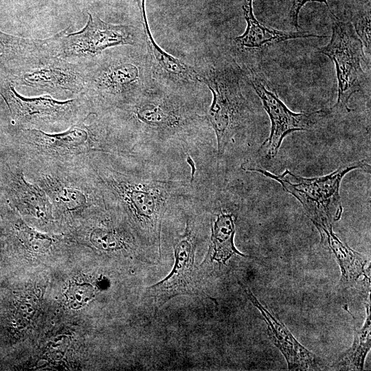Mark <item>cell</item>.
Segmentation results:
<instances>
[{
	"label": "cell",
	"mask_w": 371,
	"mask_h": 371,
	"mask_svg": "<svg viewBox=\"0 0 371 371\" xmlns=\"http://www.w3.org/2000/svg\"><path fill=\"white\" fill-rule=\"evenodd\" d=\"M88 14L87 25L80 31L67 33V28L51 36L54 56L68 60L82 61L102 54L109 47L135 44L133 26L108 23L90 12Z\"/></svg>",
	"instance_id": "obj_8"
},
{
	"label": "cell",
	"mask_w": 371,
	"mask_h": 371,
	"mask_svg": "<svg viewBox=\"0 0 371 371\" xmlns=\"http://www.w3.org/2000/svg\"><path fill=\"white\" fill-rule=\"evenodd\" d=\"M313 1L325 3L330 12L332 13L327 0H291V5L289 12V17L290 23L295 28H300V26L298 25V16L300 10L307 2Z\"/></svg>",
	"instance_id": "obj_24"
},
{
	"label": "cell",
	"mask_w": 371,
	"mask_h": 371,
	"mask_svg": "<svg viewBox=\"0 0 371 371\" xmlns=\"http://www.w3.org/2000/svg\"><path fill=\"white\" fill-rule=\"evenodd\" d=\"M320 233L322 242H324L335 254L341 271V282L352 284L364 273L367 258L341 242L333 231V227Z\"/></svg>",
	"instance_id": "obj_18"
},
{
	"label": "cell",
	"mask_w": 371,
	"mask_h": 371,
	"mask_svg": "<svg viewBox=\"0 0 371 371\" xmlns=\"http://www.w3.org/2000/svg\"><path fill=\"white\" fill-rule=\"evenodd\" d=\"M212 93L207 120L213 128L221 157L246 117V103L238 81L228 72L219 71L199 76Z\"/></svg>",
	"instance_id": "obj_10"
},
{
	"label": "cell",
	"mask_w": 371,
	"mask_h": 371,
	"mask_svg": "<svg viewBox=\"0 0 371 371\" xmlns=\"http://www.w3.org/2000/svg\"><path fill=\"white\" fill-rule=\"evenodd\" d=\"M0 95L14 124L21 128L42 131L67 128L93 111L89 101L83 95L65 101L47 95L25 98L19 94L8 80H0Z\"/></svg>",
	"instance_id": "obj_6"
},
{
	"label": "cell",
	"mask_w": 371,
	"mask_h": 371,
	"mask_svg": "<svg viewBox=\"0 0 371 371\" xmlns=\"http://www.w3.org/2000/svg\"><path fill=\"white\" fill-rule=\"evenodd\" d=\"M117 111L129 114L149 139L161 143L172 141L186 143L187 131L195 120L182 107L161 99L137 98Z\"/></svg>",
	"instance_id": "obj_11"
},
{
	"label": "cell",
	"mask_w": 371,
	"mask_h": 371,
	"mask_svg": "<svg viewBox=\"0 0 371 371\" xmlns=\"http://www.w3.org/2000/svg\"><path fill=\"white\" fill-rule=\"evenodd\" d=\"M212 222V234L209 254L211 260L225 263L232 256L247 257L234 245L235 216L225 210H220Z\"/></svg>",
	"instance_id": "obj_19"
},
{
	"label": "cell",
	"mask_w": 371,
	"mask_h": 371,
	"mask_svg": "<svg viewBox=\"0 0 371 371\" xmlns=\"http://www.w3.org/2000/svg\"><path fill=\"white\" fill-rule=\"evenodd\" d=\"M13 136L23 168L87 166L100 154H133L104 114L93 111L61 132L16 127Z\"/></svg>",
	"instance_id": "obj_2"
},
{
	"label": "cell",
	"mask_w": 371,
	"mask_h": 371,
	"mask_svg": "<svg viewBox=\"0 0 371 371\" xmlns=\"http://www.w3.org/2000/svg\"><path fill=\"white\" fill-rule=\"evenodd\" d=\"M23 168L30 180L37 183L48 196L53 214L62 219L91 218L107 208L91 164Z\"/></svg>",
	"instance_id": "obj_3"
},
{
	"label": "cell",
	"mask_w": 371,
	"mask_h": 371,
	"mask_svg": "<svg viewBox=\"0 0 371 371\" xmlns=\"http://www.w3.org/2000/svg\"><path fill=\"white\" fill-rule=\"evenodd\" d=\"M194 252L192 227L191 221H187L185 232L174 244L175 262L172 271L164 280L148 287L146 295L155 298L161 305L176 295L192 293Z\"/></svg>",
	"instance_id": "obj_14"
},
{
	"label": "cell",
	"mask_w": 371,
	"mask_h": 371,
	"mask_svg": "<svg viewBox=\"0 0 371 371\" xmlns=\"http://www.w3.org/2000/svg\"><path fill=\"white\" fill-rule=\"evenodd\" d=\"M132 155L100 154L91 161L108 207L126 217L149 242L159 244L164 216L188 196L180 180L146 175L133 165Z\"/></svg>",
	"instance_id": "obj_1"
},
{
	"label": "cell",
	"mask_w": 371,
	"mask_h": 371,
	"mask_svg": "<svg viewBox=\"0 0 371 371\" xmlns=\"http://www.w3.org/2000/svg\"><path fill=\"white\" fill-rule=\"evenodd\" d=\"M186 161H187V163L190 165V166L191 168L190 184H192L193 181H194V174H195V172L196 171V166H195V163L192 160V159L190 157V156H188V157L186 159Z\"/></svg>",
	"instance_id": "obj_25"
},
{
	"label": "cell",
	"mask_w": 371,
	"mask_h": 371,
	"mask_svg": "<svg viewBox=\"0 0 371 371\" xmlns=\"http://www.w3.org/2000/svg\"><path fill=\"white\" fill-rule=\"evenodd\" d=\"M251 302L260 311L267 323L269 337L284 356L289 370H314L317 357L302 346L285 325L262 304L251 290L243 286Z\"/></svg>",
	"instance_id": "obj_15"
},
{
	"label": "cell",
	"mask_w": 371,
	"mask_h": 371,
	"mask_svg": "<svg viewBox=\"0 0 371 371\" xmlns=\"http://www.w3.org/2000/svg\"><path fill=\"white\" fill-rule=\"evenodd\" d=\"M50 49V38H27L0 31V80H6L29 59Z\"/></svg>",
	"instance_id": "obj_16"
},
{
	"label": "cell",
	"mask_w": 371,
	"mask_h": 371,
	"mask_svg": "<svg viewBox=\"0 0 371 371\" xmlns=\"http://www.w3.org/2000/svg\"><path fill=\"white\" fill-rule=\"evenodd\" d=\"M253 0H245L243 10L247 27L245 32L234 38L236 45L245 48H260L287 40L300 38H324L327 36L316 35L304 32H283L268 27L255 17L252 7Z\"/></svg>",
	"instance_id": "obj_17"
},
{
	"label": "cell",
	"mask_w": 371,
	"mask_h": 371,
	"mask_svg": "<svg viewBox=\"0 0 371 371\" xmlns=\"http://www.w3.org/2000/svg\"><path fill=\"white\" fill-rule=\"evenodd\" d=\"M366 307L367 317L363 326L355 330L352 346L337 359L334 363V367L348 370L363 369L364 361L370 349L371 344L370 304Z\"/></svg>",
	"instance_id": "obj_20"
},
{
	"label": "cell",
	"mask_w": 371,
	"mask_h": 371,
	"mask_svg": "<svg viewBox=\"0 0 371 371\" xmlns=\"http://www.w3.org/2000/svg\"><path fill=\"white\" fill-rule=\"evenodd\" d=\"M85 63L83 93L93 111L119 110L138 96L142 70L136 60L125 54H100Z\"/></svg>",
	"instance_id": "obj_4"
},
{
	"label": "cell",
	"mask_w": 371,
	"mask_h": 371,
	"mask_svg": "<svg viewBox=\"0 0 371 371\" xmlns=\"http://www.w3.org/2000/svg\"><path fill=\"white\" fill-rule=\"evenodd\" d=\"M0 189L5 199L30 219L47 223L53 216L52 205L44 190L27 180L21 161H5L1 166Z\"/></svg>",
	"instance_id": "obj_12"
},
{
	"label": "cell",
	"mask_w": 371,
	"mask_h": 371,
	"mask_svg": "<svg viewBox=\"0 0 371 371\" xmlns=\"http://www.w3.org/2000/svg\"><path fill=\"white\" fill-rule=\"evenodd\" d=\"M93 288L89 284H78L71 286L67 292L69 306L74 309L83 307L93 297Z\"/></svg>",
	"instance_id": "obj_22"
},
{
	"label": "cell",
	"mask_w": 371,
	"mask_h": 371,
	"mask_svg": "<svg viewBox=\"0 0 371 371\" xmlns=\"http://www.w3.org/2000/svg\"><path fill=\"white\" fill-rule=\"evenodd\" d=\"M365 161H355L340 166L322 177L305 178L296 176L289 170L276 175L260 168H243L259 172L278 181L283 188L302 204L306 214L320 232L332 227L342 213L339 188L344 177L351 170L366 166Z\"/></svg>",
	"instance_id": "obj_5"
},
{
	"label": "cell",
	"mask_w": 371,
	"mask_h": 371,
	"mask_svg": "<svg viewBox=\"0 0 371 371\" xmlns=\"http://www.w3.org/2000/svg\"><path fill=\"white\" fill-rule=\"evenodd\" d=\"M251 84L260 98L263 107L271 120V127L269 138L263 144L267 146L266 157L274 158L278 153L284 138L294 131L310 130L317 122V117L325 113L324 110L310 113H294L257 78Z\"/></svg>",
	"instance_id": "obj_13"
},
{
	"label": "cell",
	"mask_w": 371,
	"mask_h": 371,
	"mask_svg": "<svg viewBox=\"0 0 371 371\" xmlns=\"http://www.w3.org/2000/svg\"><path fill=\"white\" fill-rule=\"evenodd\" d=\"M363 45L370 52V11L355 19L353 26Z\"/></svg>",
	"instance_id": "obj_23"
},
{
	"label": "cell",
	"mask_w": 371,
	"mask_h": 371,
	"mask_svg": "<svg viewBox=\"0 0 371 371\" xmlns=\"http://www.w3.org/2000/svg\"><path fill=\"white\" fill-rule=\"evenodd\" d=\"M107 210L108 207L101 214L100 225H95L88 230L87 243L94 249L104 252H115L126 249L128 246L126 234L119 228L107 225Z\"/></svg>",
	"instance_id": "obj_21"
},
{
	"label": "cell",
	"mask_w": 371,
	"mask_h": 371,
	"mask_svg": "<svg viewBox=\"0 0 371 371\" xmlns=\"http://www.w3.org/2000/svg\"><path fill=\"white\" fill-rule=\"evenodd\" d=\"M85 76L84 60H68L48 50L29 59L6 80L55 95L77 97L85 92Z\"/></svg>",
	"instance_id": "obj_7"
},
{
	"label": "cell",
	"mask_w": 371,
	"mask_h": 371,
	"mask_svg": "<svg viewBox=\"0 0 371 371\" xmlns=\"http://www.w3.org/2000/svg\"><path fill=\"white\" fill-rule=\"evenodd\" d=\"M330 14L331 38L318 52L329 57L335 65L338 95L335 107L350 111L349 100L362 89L366 80V74L361 67L365 60L363 44L351 23L339 21L333 13Z\"/></svg>",
	"instance_id": "obj_9"
}]
</instances>
